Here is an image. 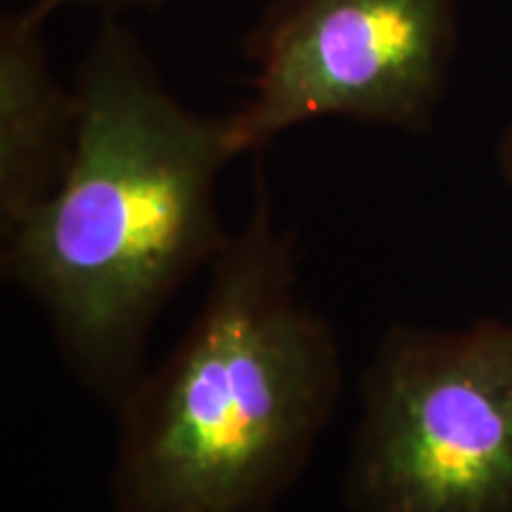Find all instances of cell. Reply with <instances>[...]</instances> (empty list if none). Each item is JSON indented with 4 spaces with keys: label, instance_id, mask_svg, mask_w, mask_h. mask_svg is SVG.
Instances as JSON below:
<instances>
[{
    "label": "cell",
    "instance_id": "obj_3",
    "mask_svg": "<svg viewBox=\"0 0 512 512\" xmlns=\"http://www.w3.org/2000/svg\"><path fill=\"white\" fill-rule=\"evenodd\" d=\"M351 512H512V323H394L361 377Z\"/></svg>",
    "mask_w": 512,
    "mask_h": 512
},
{
    "label": "cell",
    "instance_id": "obj_2",
    "mask_svg": "<svg viewBox=\"0 0 512 512\" xmlns=\"http://www.w3.org/2000/svg\"><path fill=\"white\" fill-rule=\"evenodd\" d=\"M342 394L335 330L299 287L264 171L214 264L200 311L119 401L117 512H275Z\"/></svg>",
    "mask_w": 512,
    "mask_h": 512
},
{
    "label": "cell",
    "instance_id": "obj_1",
    "mask_svg": "<svg viewBox=\"0 0 512 512\" xmlns=\"http://www.w3.org/2000/svg\"><path fill=\"white\" fill-rule=\"evenodd\" d=\"M74 91L67 171L0 235V275L46 313L76 380L119 406L159 313L230 240L216 183L240 155L230 117L185 107L117 22L95 36Z\"/></svg>",
    "mask_w": 512,
    "mask_h": 512
},
{
    "label": "cell",
    "instance_id": "obj_6",
    "mask_svg": "<svg viewBox=\"0 0 512 512\" xmlns=\"http://www.w3.org/2000/svg\"><path fill=\"white\" fill-rule=\"evenodd\" d=\"M155 3V0H36L34 8L43 15L50 17L57 8L64 5H81V8H100V10H124L131 5H145Z\"/></svg>",
    "mask_w": 512,
    "mask_h": 512
},
{
    "label": "cell",
    "instance_id": "obj_5",
    "mask_svg": "<svg viewBox=\"0 0 512 512\" xmlns=\"http://www.w3.org/2000/svg\"><path fill=\"white\" fill-rule=\"evenodd\" d=\"M34 5L0 22V235L57 188L74 150L79 102L57 79Z\"/></svg>",
    "mask_w": 512,
    "mask_h": 512
},
{
    "label": "cell",
    "instance_id": "obj_7",
    "mask_svg": "<svg viewBox=\"0 0 512 512\" xmlns=\"http://www.w3.org/2000/svg\"><path fill=\"white\" fill-rule=\"evenodd\" d=\"M498 166L505 181L512 185V124L505 128L501 145H498Z\"/></svg>",
    "mask_w": 512,
    "mask_h": 512
},
{
    "label": "cell",
    "instance_id": "obj_4",
    "mask_svg": "<svg viewBox=\"0 0 512 512\" xmlns=\"http://www.w3.org/2000/svg\"><path fill=\"white\" fill-rule=\"evenodd\" d=\"M453 50L456 0H273L249 36L254 88L230 114L235 150L330 117L430 131Z\"/></svg>",
    "mask_w": 512,
    "mask_h": 512
}]
</instances>
